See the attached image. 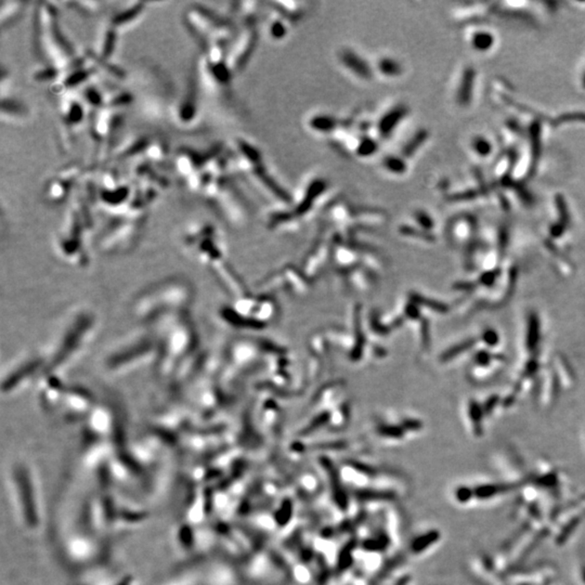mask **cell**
<instances>
[{
	"mask_svg": "<svg viewBox=\"0 0 585 585\" xmlns=\"http://www.w3.org/2000/svg\"><path fill=\"white\" fill-rule=\"evenodd\" d=\"M440 533L437 530H429L415 536L410 542V552L414 556H419L429 551L439 541Z\"/></svg>",
	"mask_w": 585,
	"mask_h": 585,
	"instance_id": "15",
	"label": "cell"
},
{
	"mask_svg": "<svg viewBox=\"0 0 585 585\" xmlns=\"http://www.w3.org/2000/svg\"><path fill=\"white\" fill-rule=\"evenodd\" d=\"M152 136L146 133H132L117 143L106 165H129L143 158L150 145Z\"/></svg>",
	"mask_w": 585,
	"mask_h": 585,
	"instance_id": "8",
	"label": "cell"
},
{
	"mask_svg": "<svg viewBox=\"0 0 585 585\" xmlns=\"http://www.w3.org/2000/svg\"><path fill=\"white\" fill-rule=\"evenodd\" d=\"M271 33L275 38H281V37H283L285 34V28L283 27V25H282L280 22H275L273 25H272Z\"/></svg>",
	"mask_w": 585,
	"mask_h": 585,
	"instance_id": "21",
	"label": "cell"
},
{
	"mask_svg": "<svg viewBox=\"0 0 585 585\" xmlns=\"http://www.w3.org/2000/svg\"><path fill=\"white\" fill-rule=\"evenodd\" d=\"M117 37H119V30L105 19V21L101 23L99 29H98L95 46L91 51L99 59L111 61L116 48Z\"/></svg>",
	"mask_w": 585,
	"mask_h": 585,
	"instance_id": "10",
	"label": "cell"
},
{
	"mask_svg": "<svg viewBox=\"0 0 585 585\" xmlns=\"http://www.w3.org/2000/svg\"><path fill=\"white\" fill-rule=\"evenodd\" d=\"M66 6L81 15H95L101 10V3L98 1H71Z\"/></svg>",
	"mask_w": 585,
	"mask_h": 585,
	"instance_id": "17",
	"label": "cell"
},
{
	"mask_svg": "<svg viewBox=\"0 0 585 585\" xmlns=\"http://www.w3.org/2000/svg\"><path fill=\"white\" fill-rule=\"evenodd\" d=\"M0 117L2 122L19 124L28 120L29 110L27 105L18 98H14L11 95H4L1 96Z\"/></svg>",
	"mask_w": 585,
	"mask_h": 585,
	"instance_id": "11",
	"label": "cell"
},
{
	"mask_svg": "<svg viewBox=\"0 0 585 585\" xmlns=\"http://www.w3.org/2000/svg\"><path fill=\"white\" fill-rule=\"evenodd\" d=\"M405 114H407V110H405V107L403 106L396 107V109H393L391 112H389L388 114L383 117V120L379 122V132H381L383 136L389 135L390 132L393 131V128L403 119Z\"/></svg>",
	"mask_w": 585,
	"mask_h": 585,
	"instance_id": "16",
	"label": "cell"
},
{
	"mask_svg": "<svg viewBox=\"0 0 585 585\" xmlns=\"http://www.w3.org/2000/svg\"><path fill=\"white\" fill-rule=\"evenodd\" d=\"M184 27L202 50L213 45L230 46L234 38L233 22L203 3H189L182 11Z\"/></svg>",
	"mask_w": 585,
	"mask_h": 585,
	"instance_id": "2",
	"label": "cell"
},
{
	"mask_svg": "<svg viewBox=\"0 0 585 585\" xmlns=\"http://www.w3.org/2000/svg\"><path fill=\"white\" fill-rule=\"evenodd\" d=\"M26 2L21 0H1L0 1V26L10 28L17 23L25 10Z\"/></svg>",
	"mask_w": 585,
	"mask_h": 585,
	"instance_id": "13",
	"label": "cell"
},
{
	"mask_svg": "<svg viewBox=\"0 0 585 585\" xmlns=\"http://www.w3.org/2000/svg\"><path fill=\"white\" fill-rule=\"evenodd\" d=\"M55 98L56 138L61 151L69 153L76 142L77 131L88 122V111L77 91Z\"/></svg>",
	"mask_w": 585,
	"mask_h": 585,
	"instance_id": "3",
	"label": "cell"
},
{
	"mask_svg": "<svg viewBox=\"0 0 585 585\" xmlns=\"http://www.w3.org/2000/svg\"><path fill=\"white\" fill-rule=\"evenodd\" d=\"M146 6L147 3L145 1L128 2L122 6L121 9H115L112 11L106 20L120 32L139 21V19L146 12Z\"/></svg>",
	"mask_w": 585,
	"mask_h": 585,
	"instance_id": "9",
	"label": "cell"
},
{
	"mask_svg": "<svg viewBox=\"0 0 585 585\" xmlns=\"http://www.w3.org/2000/svg\"><path fill=\"white\" fill-rule=\"evenodd\" d=\"M341 60L343 65L350 70L362 79H369L372 77V72L369 66L357 53H353L351 50H343L341 53Z\"/></svg>",
	"mask_w": 585,
	"mask_h": 585,
	"instance_id": "14",
	"label": "cell"
},
{
	"mask_svg": "<svg viewBox=\"0 0 585 585\" xmlns=\"http://www.w3.org/2000/svg\"><path fill=\"white\" fill-rule=\"evenodd\" d=\"M201 90L194 69L188 77L181 95L173 99L168 119L173 127L181 132L198 131L202 124Z\"/></svg>",
	"mask_w": 585,
	"mask_h": 585,
	"instance_id": "4",
	"label": "cell"
},
{
	"mask_svg": "<svg viewBox=\"0 0 585 585\" xmlns=\"http://www.w3.org/2000/svg\"><path fill=\"white\" fill-rule=\"evenodd\" d=\"M32 24L33 51L40 65L53 69L59 76L83 62V51L78 52L63 33L53 2H36Z\"/></svg>",
	"mask_w": 585,
	"mask_h": 585,
	"instance_id": "1",
	"label": "cell"
},
{
	"mask_svg": "<svg viewBox=\"0 0 585 585\" xmlns=\"http://www.w3.org/2000/svg\"><path fill=\"white\" fill-rule=\"evenodd\" d=\"M257 34L251 21L246 22L244 29L231 42L227 51V63L232 74L240 73L247 64L256 46Z\"/></svg>",
	"mask_w": 585,
	"mask_h": 585,
	"instance_id": "7",
	"label": "cell"
},
{
	"mask_svg": "<svg viewBox=\"0 0 585 585\" xmlns=\"http://www.w3.org/2000/svg\"><path fill=\"white\" fill-rule=\"evenodd\" d=\"M143 160L152 164L160 171L165 169L169 163V146L167 141L161 136H152Z\"/></svg>",
	"mask_w": 585,
	"mask_h": 585,
	"instance_id": "12",
	"label": "cell"
},
{
	"mask_svg": "<svg viewBox=\"0 0 585 585\" xmlns=\"http://www.w3.org/2000/svg\"><path fill=\"white\" fill-rule=\"evenodd\" d=\"M385 167H386L389 171L397 172V173L403 172L405 169H407V167H405V164L401 160V158L392 157V156H390L385 160Z\"/></svg>",
	"mask_w": 585,
	"mask_h": 585,
	"instance_id": "20",
	"label": "cell"
},
{
	"mask_svg": "<svg viewBox=\"0 0 585 585\" xmlns=\"http://www.w3.org/2000/svg\"><path fill=\"white\" fill-rule=\"evenodd\" d=\"M336 125H337V122L332 116L321 115V116L316 117V119H314V121H311V126L314 127L315 129H319V131H322V132L331 131L333 129H335Z\"/></svg>",
	"mask_w": 585,
	"mask_h": 585,
	"instance_id": "18",
	"label": "cell"
},
{
	"mask_svg": "<svg viewBox=\"0 0 585 585\" xmlns=\"http://www.w3.org/2000/svg\"><path fill=\"white\" fill-rule=\"evenodd\" d=\"M223 152V146L217 143L206 150H198L193 146H179L172 158V167L177 176L184 183L201 172L205 166Z\"/></svg>",
	"mask_w": 585,
	"mask_h": 585,
	"instance_id": "6",
	"label": "cell"
},
{
	"mask_svg": "<svg viewBox=\"0 0 585 585\" xmlns=\"http://www.w3.org/2000/svg\"><path fill=\"white\" fill-rule=\"evenodd\" d=\"M85 171L86 168L78 163H70L59 168L44 184V201L50 205H60L71 199Z\"/></svg>",
	"mask_w": 585,
	"mask_h": 585,
	"instance_id": "5",
	"label": "cell"
},
{
	"mask_svg": "<svg viewBox=\"0 0 585 585\" xmlns=\"http://www.w3.org/2000/svg\"><path fill=\"white\" fill-rule=\"evenodd\" d=\"M378 69L382 72V73H384L385 75H388V76L398 75L400 73V70H401L399 63H397L396 61L392 59L381 60V62L378 63Z\"/></svg>",
	"mask_w": 585,
	"mask_h": 585,
	"instance_id": "19",
	"label": "cell"
}]
</instances>
